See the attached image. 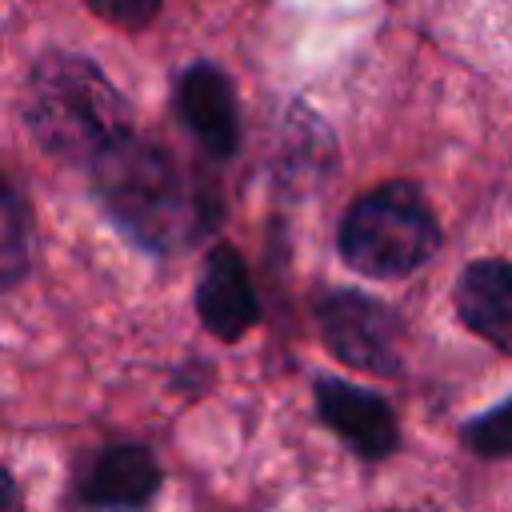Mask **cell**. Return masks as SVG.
Listing matches in <instances>:
<instances>
[{
	"instance_id": "4fadbf2b",
	"label": "cell",
	"mask_w": 512,
	"mask_h": 512,
	"mask_svg": "<svg viewBox=\"0 0 512 512\" xmlns=\"http://www.w3.org/2000/svg\"><path fill=\"white\" fill-rule=\"evenodd\" d=\"M0 512H24V504H20V488H16V480L0 468Z\"/></svg>"
},
{
	"instance_id": "5b68a950",
	"label": "cell",
	"mask_w": 512,
	"mask_h": 512,
	"mask_svg": "<svg viewBox=\"0 0 512 512\" xmlns=\"http://www.w3.org/2000/svg\"><path fill=\"white\" fill-rule=\"evenodd\" d=\"M316 404H320L324 424L368 460L388 456L400 440L392 408L368 388H356V384H344V380H320L316 384Z\"/></svg>"
},
{
	"instance_id": "8fae6325",
	"label": "cell",
	"mask_w": 512,
	"mask_h": 512,
	"mask_svg": "<svg viewBox=\"0 0 512 512\" xmlns=\"http://www.w3.org/2000/svg\"><path fill=\"white\" fill-rule=\"evenodd\" d=\"M464 444L476 456H488V460L512 456V400H504L500 408H488L484 416H476L464 428Z\"/></svg>"
},
{
	"instance_id": "9c48e42d",
	"label": "cell",
	"mask_w": 512,
	"mask_h": 512,
	"mask_svg": "<svg viewBox=\"0 0 512 512\" xmlns=\"http://www.w3.org/2000/svg\"><path fill=\"white\" fill-rule=\"evenodd\" d=\"M460 320L500 352H512V264L476 260L456 284Z\"/></svg>"
},
{
	"instance_id": "277c9868",
	"label": "cell",
	"mask_w": 512,
	"mask_h": 512,
	"mask_svg": "<svg viewBox=\"0 0 512 512\" xmlns=\"http://www.w3.org/2000/svg\"><path fill=\"white\" fill-rule=\"evenodd\" d=\"M320 332L324 344L352 368H368L392 376L400 368L396 352V320L380 300L360 292H332L320 304Z\"/></svg>"
},
{
	"instance_id": "8992f818",
	"label": "cell",
	"mask_w": 512,
	"mask_h": 512,
	"mask_svg": "<svg viewBox=\"0 0 512 512\" xmlns=\"http://www.w3.org/2000/svg\"><path fill=\"white\" fill-rule=\"evenodd\" d=\"M176 108L212 156H232L240 144V116L232 80L212 64H192L176 80Z\"/></svg>"
},
{
	"instance_id": "7c38bea8",
	"label": "cell",
	"mask_w": 512,
	"mask_h": 512,
	"mask_svg": "<svg viewBox=\"0 0 512 512\" xmlns=\"http://www.w3.org/2000/svg\"><path fill=\"white\" fill-rule=\"evenodd\" d=\"M88 4L100 20H108L116 28H128V32L152 24V16L160 12V0H88Z\"/></svg>"
},
{
	"instance_id": "3957f363",
	"label": "cell",
	"mask_w": 512,
	"mask_h": 512,
	"mask_svg": "<svg viewBox=\"0 0 512 512\" xmlns=\"http://www.w3.org/2000/svg\"><path fill=\"white\" fill-rule=\"evenodd\" d=\"M440 244L436 216L408 184H384L352 204L340 224L344 260L376 280H396L416 272Z\"/></svg>"
},
{
	"instance_id": "6da1fadb",
	"label": "cell",
	"mask_w": 512,
	"mask_h": 512,
	"mask_svg": "<svg viewBox=\"0 0 512 512\" xmlns=\"http://www.w3.org/2000/svg\"><path fill=\"white\" fill-rule=\"evenodd\" d=\"M92 168L104 212L140 248L172 252L204 228L200 188L160 144L128 136Z\"/></svg>"
},
{
	"instance_id": "7a4b0ae2",
	"label": "cell",
	"mask_w": 512,
	"mask_h": 512,
	"mask_svg": "<svg viewBox=\"0 0 512 512\" xmlns=\"http://www.w3.org/2000/svg\"><path fill=\"white\" fill-rule=\"evenodd\" d=\"M28 124L60 160H100L128 140V104L84 56H44L28 84Z\"/></svg>"
},
{
	"instance_id": "52a82bcc",
	"label": "cell",
	"mask_w": 512,
	"mask_h": 512,
	"mask_svg": "<svg viewBox=\"0 0 512 512\" xmlns=\"http://www.w3.org/2000/svg\"><path fill=\"white\" fill-rule=\"evenodd\" d=\"M196 308L208 332L220 340H240L256 324V292L248 280L244 260L232 248H216L200 272Z\"/></svg>"
},
{
	"instance_id": "30bf717a",
	"label": "cell",
	"mask_w": 512,
	"mask_h": 512,
	"mask_svg": "<svg viewBox=\"0 0 512 512\" xmlns=\"http://www.w3.org/2000/svg\"><path fill=\"white\" fill-rule=\"evenodd\" d=\"M28 268V212L20 192L0 176V292Z\"/></svg>"
},
{
	"instance_id": "ba28073f",
	"label": "cell",
	"mask_w": 512,
	"mask_h": 512,
	"mask_svg": "<svg viewBox=\"0 0 512 512\" xmlns=\"http://www.w3.org/2000/svg\"><path fill=\"white\" fill-rule=\"evenodd\" d=\"M160 484V468L148 448L140 444H116L96 456L88 480L80 484V500L100 512H136L152 500Z\"/></svg>"
}]
</instances>
